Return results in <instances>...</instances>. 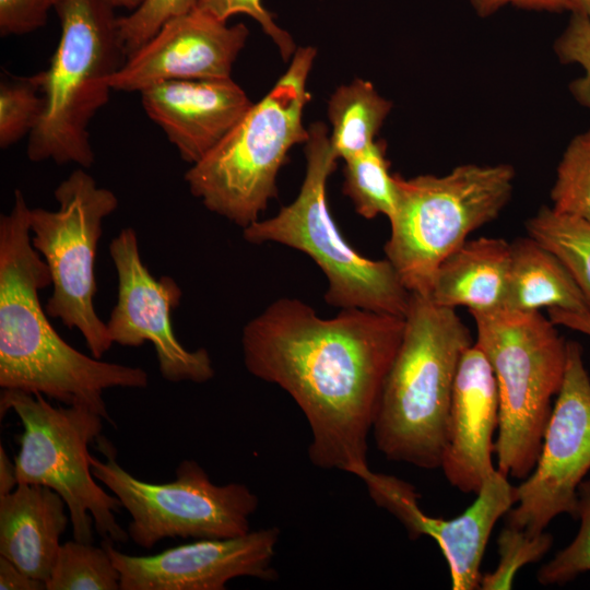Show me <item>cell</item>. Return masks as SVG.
Instances as JSON below:
<instances>
[{
  "instance_id": "obj_1",
  "label": "cell",
  "mask_w": 590,
  "mask_h": 590,
  "mask_svg": "<svg viewBox=\"0 0 590 590\" xmlns=\"http://www.w3.org/2000/svg\"><path fill=\"white\" fill-rule=\"evenodd\" d=\"M403 329L402 317L347 308L322 318L288 297L245 324V367L296 402L315 467L354 476L369 467L368 436Z\"/></svg>"
},
{
  "instance_id": "obj_2",
  "label": "cell",
  "mask_w": 590,
  "mask_h": 590,
  "mask_svg": "<svg viewBox=\"0 0 590 590\" xmlns=\"http://www.w3.org/2000/svg\"><path fill=\"white\" fill-rule=\"evenodd\" d=\"M30 212L15 189L10 212L0 216V387L86 406L113 423L104 391L145 388L149 375L81 353L51 326L38 295L51 276L32 245Z\"/></svg>"
},
{
  "instance_id": "obj_3",
  "label": "cell",
  "mask_w": 590,
  "mask_h": 590,
  "mask_svg": "<svg viewBox=\"0 0 590 590\" xmlns=\"http://www.w3.org/2000/svg\"><path fill=\"white\" fill-rule=\"evenodd\" d=\"M473 343L455 309L411 293L402 339L371 430L387 459L421 469L440 468L457 370Z\"/></svg>"
},
{
  "instance_id": "obj_4",
  "label": "cell",
  "mask_w": 590,
  "mask_h": 590,
  "mask_svg": "<svg viewBox=\"0 0 590 590\" xmlns=\"http://www.w3.org/2000/svg\"><path fill=\"white\" fill-rule=\"evenodd\" d=\"M315 57L314 47L297 48L271 91L185 174L192 196L243 229L278 197V174L290 150L309 138L303 111L311 98L307 79Z\"/></svg>"
},
{
  "instance_id": "obj_5",
  "label": "cell",
  "mask_w": 590,
  "mask_h": 590,
  "mask_svg": "<svg viewBox=\"0 0 590 590\" xmlns=\"http://www.w3.org/2000/svg\"><path fill=\"white\" fill-rule=\"evenodd\" d=\"M114 10L104 0H62L56 7L61 34L44 71L45 110L28 134L30 161L94 164L88 126L108 103L109 79L127 59Z\"/></svg>"
},
{
  "instance_id": "obj_6",
  "label": "cell",
  "mask_w": 590,
  "mask_h": 590,
  "mask_svg": "<svg viewBox=\"0 0 590 590\" xmlns=\"http://www.w3.org/2000/svg\"><path fill=\"white\" fill-rule=\"evenodd\" d=\"M470 314L476 327L474 342L489 362L498 388L497 470L524 480L539 459L552 401L564 380L567 341L539 310Z\"/></svg>"
},
{
  "instance_id": "obj_7",
  "label": "cell",
  "mask_w": 590,
  "mask_h": 590,
  "mask_svg": "<svg viewBox=\"0 0 590 590\" xmlns=\"http://www.w3.org/2000/svg\"><path fill=\"white\" fill-rule=\"evenodd\" d=\"M305 143L306 174L295 200L275 215L243 229L249 244H280L310 257L327 280L324 300L340 309L359 308L404 318L411 292L388 259L361 255L343 237L330 212L326 189L337 167L328 129L315 122Z\"/></svg>"
},
{
  "instance_id": "obj_8",
  "label": "cell",
  "mask_w": 590,
  "mask_h": 590,
  "mask_svg": "<svg viewBox=\"0 0 590 590\" xmlns=\"http://www.w3.org/2000/svg\"><path fill=\"white\" fill-rule=\"evenodd\" d=\"M514 179L509 164H463L444 176L409 179L394 174L396 206L384 249L411 293L429 294L440 263L469 234L498 217Z\"/></svg>"
},
{
  "instance_id": "obj_9",
  "label": "cell",
  "mask_w": 590,
  "mask_h": 590,
  "mask_svg": "<svg viewBox=\"0 0 590 590\" xmlns=\"http://www.w3.org/2000/svg\"><path fill=\"white\" fill-rule=\"evenodd\" d=\"M14 412L23 427L14 458L17 483L57 492L70 515L73 539L93 541V526L106 541L130 538L116 520L120 500L92 473L88 446L101 436L104 417L82 405L54 406L42 393L2 389L1 418Z\"/></svg>"
},
{
  "instance_id": "obj_10",
  "label": "cell",
  "mask_w": 590,
  "mask_h": 590,
  "mask_svg": "<svg viewBox=\"0 0 590 590\" xmlns=\"http://www.w3.org/2000/svg\"><path fill=\"white\" fill-rule=\"evenodd\" d=\"M96 441L106 459L91 455L92 473L130 515L127 531L138 546L150 550L167 538L224 539L250 531L259 498L247 485H217L194 460L181 461L174 481L149 483L118 463L116 449L104 436Z\"/></svg>"
},
{
  "instance_id": "obj_11",
  "label": "cell",
  "mask_w": 590,
  "mask_h": 590,
  "mask_svg": "<svg viewBox=\"0 0 590 590\" xmlns=\"http://www.w3.org/2000/svg\"><path fill=\"white\" fill-rule=\"evenodd\" d=\"M84 169L73 170L57 186V210L31 209L30 233L51 276L46 312L79 330L92 356L102 358L114 343L94 307L95 258L104 220L118 208V198Z\"/></svg>"
},
{
  "instance_id": "obj_12",
  "label": "cell",
  "mask_w": 590,
  "mask_h": 590,
  "mask_svg": "<svg viewBox=\"0 0 590 590\" xmlns=\"http://www.w3.org/2000/svg\"><path fill=\"white\" fill-rule=\"evenodd\" d=\"M590 470V378L582 349L567 341L565 376L532 472L517 486L506 526L530 535L560 514L578 517V487Z\"/></svg>"
},
{
  "instance_id": "obj_13",
  "label": "cell",
  "mask_w": 590,
  "mask_h": 590,
  "mask_svg": "<svg viewBox=\"0 0 590 590\" xmlns=\"http://www.w3.org/2000/svg\"><path fill=\"white\" fill-rule=\"evenodd\" d=\"M118 296L106 321L113 343L139 347L151 342L161 376L170 382L203 384L214 377L205 349L189 351L176 338L172 312L180 304L182 292L167 275L155 278L143 263L135 231L122 228L109 244Z\"/></svg>"
},
{
  "instance_id": "obj_14",
  "label": "cell",
  "mask_w": 590,
  "mask_h": 590,
  "mask_svg": "<svg viewBox=\"0 0 590 590\" xmlns=\"http://www.w3.org/2000/svg\"><path fill=\"white\" fill-rule=\"evenodd\" d=\"M280 529L224 539H197L146 556L125 554L104 540L120 574V590H225L239 577L274 580Z\"/></svg>"
},
{
  "instance_id": "obj_15",
  "label": "cell",
  "mask_w": 590,
  "mask_h": 590,
  "mask_svg": "<svg viewBox=\"0 0 590 590\" xmlns=\"http://www.w3.org/2000/svg\"><path fill=\"white\" fill-rule=\"evenodd\" d=\"M249 31L198 10L168 20L110 76L113 91L142 92L174 80L231 78Z\"/></svg>"
},
{
  "instance_id": "obj_16",
  "label": "cell",
  "mask_w": 590,
  "mask_h": 590,
  "mask_svg": "<svg viewBox=\"0 0 590 590\" xmlns=\"http://www.w3.org/2000/svg\"><path fill=\"white\" fill-rule=\"evenodd\" d=\"M499 424V397L493 368L475 342L457 370L440 468L462 493L477 494L495 469L493 435Z\"/></svg>"
},
{
  "instance_id": "obj_17",
  "label": "cell",
  "mask_w": 590,
  "mask_h": 590,
  "mask_svg": "<svg viewBox=\"0 0 590 590\" xmlns=\"http://www.w3.org/2000/svg\"><path fill=\"white\" fill-rule=\"evenodd\" d=\"M140 94L148 117L191 165L216 146L253 104L232 78L166 81Z\"/></svg>"
},
{
  "instance_id": "obj_18",
  "label": "cell",
  "mask_w": 590,
  "mask_h": 590,
  "mask_svg": "<svg viewBox=\"0 0 590 590\" xmlns=\"http://www.w3.org/2000/svg\"><path fill=\"white\" fill-rule=\"evenodd\" d=\"M476 495L461 515L451 519L426 515L418 498L406 502L397 514L411 539L426 535L438 544L448 563L453 590L480 589L481 563L492 530L518 499L517 486L498 470Z\"/></svg>"
},
{
  "instance_id": "obj_19",
  "label": "cell",
  "mask_w": 590,
  "mask_h": 590,
  "mask_svg": "<svg viewBox=\"0 0 590 590\" xmlns=\"http://www.w3.org/2000/svg\"><path fill=\"white\" fill-rule=\"evenodd\" d=\"M69 520L68 507L57 492L19 483L0 496V556L46 582Z\"/></svg>"
},
{
  "instance_id": "obj_20",
  "label": "cell",
  "mask_w": 590,
  "mask_h": 590,
  "mask_svg": "<svg viewBox=\"0 0 590 590\" xmlns=\"http://www.w3.org/2000/svg\"><path fill=\"white\" fill-rule=\"evenodd\" d=\"M511 244L503 238L467 240L438 267L429 294L436 305L470 312L505 307Z\"/></svg>"
},
{
  "instance_id": "obj_21",
  "label": "cell",
  "mask_w": 590,
  "mask_h": 590,
  "mask_svg": "<svg viewBox=\"0 0 590 590\" xmlns=\"http://www.w3.org/2000/svg\"><path fill=\"white\" fill-rule=\"evenodd\" d=\"M510 244L511 258L504 308L532 311L546 307L590 312V303L552 251L530 236Z\"/></svg>"
},
{
  "instance_id": "obj_22",
  "label": "cell",
  "mask_w": 590,
  "mask_h": 590,
  "mask_svg": "<svg viewBox=\"0 0 590 590\" xmlns=\"http://www.w3.org/2000/svg\"><path fill=\"white\" fill-rule=\"evenodd\" d=\"M391 108L392 103L369 81L355 79L339 86L328 102L330 144L335 157L344 161L369 148Z\"/></svg>"
},
{
  "instance_id": "obj_23",
  "label": "cell",
  "mask_w": 590,
  "mask_h": 590,
  "mask_svg": "<svg viewBox=\"0 0 590 590\" xmlns=\"http://www.w3.org/2000/svg\"><path fill=\"white\" fill-rule=\"evenodd\" d=\"M526 229L563 262L590 303V221L542 205Z\"/></svg>"
},
{
  "instance_id": "obj_24",
  "label": "cell",
  "mask_w": 590,
  "mask_h": 590,
  "mask_svg": "<svg viewBox=\"0 0 590 590\" xmlns=\"http://www.w3.org/2000/svg\"><path fill=\"white\" fill-rule=\"evenodd\" d=\"M389 168L386 143L381 140L344 160L342 191L362 217L371 220L382 214L389 220L393 214L397 189Z\"/></svg>"
},
{
  "instance_id": "obj_25",
  "label": "cell",
  "mask_w": 590,
  "mask_h": 590,
  "mask_svg": "<svg viewBox=\"0 0 590 590\" xmlns=\"http://www.w3.org/2000/svg\"><path fill=\"white\" fill-rule=\"evenodd\" d=\"M47 590H120V574L102 544L78 540L61 543Z\"/></svg>"
},
{
  "instance_id": "obj_26",
  "label": "cell",
  "mask_w": 590,
  "mask_h": 590,
  "mask_svg": "<svg viewBox=\"0 0 590 590\" xmlns=\"http://www.w3.org/2000/svg\"><path fill=\"white\" fill-rule=\"evenodd\" d=\"M44 71L13 75L5 70L0 81V148L8 149L30 134L45 110Z\"/></svg>"
},
{
  "instance_id": "obj_27",
  "label": "cell",
  "mask_w": 590,
  "mask_h": 590,
  "mask_svg": "<svg viewBox=\"0 0 590 590\" xmlns=\"http://www.w3.org/2000/svg\"><path fill=\"white\" fill-rule=\"evenodd\" d=\"M555 211L590 221V129L567 145L551 190Z\"/></svg>"
},
{
  "instance_id": "obj_28",
  "label": "cell",
  "mask_w": 590,
  "mask_h": 590,
  "mask_svg": "<svg viewBox=\"0 0 590 590\" xmlns=\"http://www.w3.org/2000/svg\"><path fill=\"white\" fill-rule=\"evenodd\" d=\"M552 544L553 538L550 533L530 535L505 524L497 540L498 565L493 571L482 575L480 589H510L517 571L529 563L540 560Z\"/></svg>"
},
{
  "instance_id": "obj_29",
  "label": "cell",
  "mask_w": 590,
  "mask_h": 590,
  "mask_svg": "<svg viewBox=\"0 0 590 590\" xmlns=\"http://www.w3.org/2000/svg\"><path fill=\"white\" fill-rule=\"evenodd\" d=\"M580 529L575 540L538 571L540 583L563 585L590 570V480L578 487Z\"/></svg>"
},
{
  "instance_id": "obj_30",
  "label": "cell",
  "mask_w": 590,
  "mask_h": 590,
  "mask_svg": "<svg viewBox=\"0 0 590 590\" xmlns=\"http://www.w3.org/2000/svg\"><path fill=\"white\" fill-rule=\"evenodd\" d=\"M196 8V0H143L130 14L117 19L127 58L145 44L168 20Z\"/></svg>"
},
{
  "instance_id": "obj_31",
  "label": "cell",
  "mask_w": 590,
  "mask_h": 590,
  "mask_svg": "<svg viewBox=\"0 0 590 590\" xmlns=\"http://www.w3.org/2000/svg\"><path fill=\"white\" fill-rule=\"evenodd\" d=\"M554 51L562 63H577L583 69V75L571 81L569 91L580 105L590 109V16L573 12L555 40Z\"/></svg>"
},
{
  "instance_id": "obj_32",
  "label": "cell",
  "mask_w": 590,
  "mask_h": 590,
  "mask_svg": "<svg viewBox=\"0 0 590 590\" xmlns=\"http://www.w3.org/2000/svg\"><path fill=\"white\" fill-rule=\"evenodd\" d=\"M196 8L223 22L233 15L246 14L260 24L285 61L296 51L292 36L274 22L262 0H196Z\"/></svg>"
},
{
  "instance_id": "obj_33",
  "label": "cell",
  "mask_w": 590,
  "mask_h": 590,
  "mask_svg": "<svg viewBox=\"0 0 590 590\" xmlns=\"http://www.w3.org/2000/svg\"><path fill=\"white\" fill-rule=\"evenodd\" d=\"M62 0H0V35H24L43 27Z\"/></svg>"
},
{
  "instance_id": "obj_34",
  "label": "cell",
  "mask_w": 590,
  "mask_h": 590,
  "mask_svg": "<svg viewBox=\"0 0 590 590\" xmlns=\"http://www.w3.org/2000/svg\"><path fill=\"white\" fill-rule=\"evenodd\" d=\"M471 7L480 17H487L505 5L532 11L562 13L573 11V0H470Z\"/></svg>"
},
{
  "instance_id": "obj_35",
  "label": "cell",
  "mask_w": 590,
  "mask_h": 590,
  "mask_svg": "<svg viewBox=\"0 0 590 590\" xmlns=\"http://www.w3.org/2000/svg\"><path fill=\"white\" fill-rule=\"evenodd\" d=\"M0 589L47 590L44 580L31 577L3 556H0Z\"/></svg>"
},
{
  "instance_id": "obj_36",
  "label": "cell",
  "mask_w": 590,
  "mask_h": 590,
  "mask_svg": "<svg viewBox=\"0 0 590 590\" xmlns=\"http://www.w3.org/2000/svg\"><path fill=\"white\" fill-rule=\"evenodd\" d=\"M548 318L556 326H563L590 337V312H576L560 308H550Z\"/></svg>"
},
{
  "instance_id": "obj_37",
  "label": "cell",
  "mask_w": 590,
  "mask_h": 590,
  "mask_svg": "<svg viewBox=\"0 0 590 590\" xmlns=\"http://www.w3.org/2000/svg\"><path fill=\"white\" fill-rule=\"evenodd\" d=\"M15 465L0 446V496L12 492L17 486Z\"/></svg>"
},
{
  "instance_id": "obj_38",
  "label": "cell",
  "mask_w": 590,
  "mask_h": 590,
  "mask_svg": "<svg viewBox=\"0 0 590 590\" xmlns=\"http://www.w3.org/2000/svg\"><path fill=\"white\" fill-rule=\"evenodd\" d=\"M104 1L107 2L114 9L123 8V9H128L132 11L135 10L143 2V0H104Z\"/></svg>"
},
{
  "instance_id": "obj_39",
  "label": "cell",
  "mask_w": 590,
  "mask_h": 590,
  "mask_svg": "<svg viewBox=\"0 0 590 590\" xmlns=\"http://www.w3.org/2000/svg\"><path fill=\"white\" fill-rule=\"evenodd\" d=\"M573 12L590 16V0H573Z\"/></svg>"
}]
</instances>
